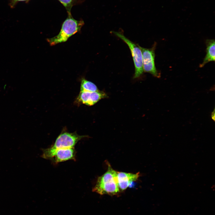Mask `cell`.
Listing matches in <instances>:
<instances>
[{"mask_svg": "<svg viewBox=\"0 0 215 215\" xmlns=\"http://www.w3.org/2000/svg\"><path fill=\"white\" fill-rule=\"evenodd\" d=\"M107 171L99 177L93 191L101 195H115L119 191L117 180V171L108 165Z\"/></svg>", "mask_w": 215, "mask_h": 215, "instance_id": "obj_1", "label": "cell"}, {"mask_svg": "<svg viewBox=\"0 0 215 215\" xmlns=\"http://www.w3.org/2000/svg\"><path fill=\"white\" fill-rule=\"evenodd\" d=\"M84 24L82 20H76L71 14H68L59 34L53 38L47 39V40L51 46L65 42L71 36L80 31Z\"/></svg>", "mask_w": 215, "mask_h": 215, "instance_id": "obj_2", "label": "cell"}, {"mask_svg": "<svg viewBox=\"0 0 215 215\" xmlns=\"http://www.w3.org/2000/svg\"><path fill=\"white\" fill-rule=\"evenodd\" d=\"M112 32L122 40L128 46L132 54L135 66L134 78L139 77L143 72L142 54L139 46L131 41L120 32L115 31H112Z\"/></svg>", "mask_w": 215, "mask_h": 215, "instance_id": "obj_3", "label": "cell"}, {"mask_svg": "<svg viewBox=\"0 0 215 215\" xmlns=\"http://www.w3.org/2000/svg\"><path fill=\"white\" fill-rule=\"evenodd\" d=\"M75 151L74 148L52 149L48 148L43 150V158L50 159L57 163L70 159H74Z\"/></svg>", "mask_w": 215, "mask_h": 215, "instance_id": "obj_4", "label": "cell"}, {"mask_svg": "<svg viewBox=\"0 0 215 215\" xmlns=\"http://www.w3.org/2000/svg\"><path fill=\"white\" fill-rule=\"evenodd\" d=\"M86 137L79 135L76 132H63L58 136L54 144L50 148L52 149L74 148L78 141Z\"/></svg>", "mask_w": 215, "mask_h": 215, "instance_id": "obj_5", "label": "cell"}, {"mask_svg": "<svg viewBox=\"0 0 215 215\" xmlns=\"http://www.w3.org/2000/svg\"><path fill=\"white\" fill-rule=\"evenodd\" d=\"M155 43L150 48H145L139 46L141 49L142 57V66L143 71L152 74L159 78L160 74L156 68L155 64V50L156 46Z\"/></svg>", "mask_w": 215, "mask_h": 215, "instance_id": "obj_6", "label": "cell"}, {"mask_svg": "<svg viewBox=\"0 0 215 215\" xmlns=\"http://www.w3.org/2000/svg\"><path fill=\"white\" fill-rule=\"evenodd\" d=\"M106 96L105 93L99 90L94 92L80 91L76 101L78 104L91 106Z\"/></svg>", "mask_w": 215, "mask_h": 215, "instance_id": "obj_7", "label": "cell"}, {"mask_svg": "<svg viewBox=\"0 0 215 215\" xmlns=\"http://www.w3.org/2000/svg\"><path fill=\"white\" fill-rule=\"evenodd\" d=\"M139 176V173L134 174L117 172V180L119 190H125L132 182L136 181Z\"/></svg>", "mask_w": 215, "mask_h": 215, "instance_id": "obj_8", "label": "cell"}, {"mask_svg": "<svg viewBox=\"0 0 215 215\" xmlns=\"http://www.w3.org/2000/svg\"><path fill=\"white\" fill-rule=\"evenodd\" d=\"M215 44L214 39H207L206 40V54L203 62L200 65V67H203L210 62L215 61Z\"/></svg>", "mask_w": 215, "mask_h": 215, "instance_id": "obj_9", "label": "cell"}, {"mask_svg": "<svg viewBox=\"0 0 215 215\" xmlns=\"http://www.w3.org/2000/svg\"><path fill=\"white\" fill-rule=\"evenodd\" d=\"M96 85L92 82L84 78L81 79L80 91L94 92L98 91Z\"/></svg>", "mask_w": 215, "mask_h": 215, "instance_id": "obj_10", "label": "cell"}, {"mask_svg": "<svg viewBox=\"0 0 215 215\" xmlns=\"http://www.w3.org/2000/svg\"><path fill=\"white\" fill-rule=\"evenodd\" d=\"M66 9L68 14H71V10L73 5L74 0H58Z\"/></svg>", "mask_w": 215, "mask_h": 215, "instance_id": "obj_11", "label": "cell"}, {"mask_svg": "<svg viewBox=\"0 0 215 215\" xmlns=\"http://www.w3.org/2000/svg\"><path fill=\"white\" fill-rule=\"evenodd\" d=\"M29 0H12V6L14 5L16 2L19 1H26Z\"/></svg>", "mask_w": 215, "mask_h": 215, "instance_id": "obj_12", "label": "cell"}, {"mask_svg": "<svg viewBox=\"0 0 215 215\" xmlns=\"http://www.w3.org/2000/svg\"><path fill=\"white\" fill-rule=\"evenodd\" d=\"M215 109H214L213 111L212 112L211 114V118L214 121H215Z\"/></svg>", "mask_w": 215, "mask_h": 215, "instance_id": "obj_13", "label": "cell"}]
</instances>
